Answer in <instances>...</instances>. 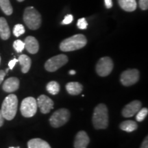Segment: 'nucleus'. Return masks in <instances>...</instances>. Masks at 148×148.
<instances>
[{
  "label": "nucleus",
  "instance_id": "obj_1",
  "mask_svg": "<svg viewBox=\"0 0 148 148\" xmlns=\"http://www.w3.org/2000/svg\"><path fill=\"white\" fill-rule=\"evenodd\" d=\"M92 124L95 129H106L108 125V112L103 103L98 104L94 109L92 114Z\"/></svg>",
  "mask_w": 148,
  "mask_h": 148
},
{
  "label": "nucleus",
  "instance_id": "obj_2",
  "mask_svg": "<svg viewBox=\"0 0 148 148\" xmlns=\"http://www.w3.org/2000/svg\"><path fill=\"white\" fill-rule=\"evenodd\" d=\"M87 43L86 38L83 34H75L61 42L60 49L62 51H72L82 49Z\"/></svg>",
  "mask_w": 148,
  "mask_h": 148
},
{
  "label": "nucleus",
  "instance_id": "obj_3",
  "mask_svg": "<svg viewBox=\"0 0 148 148\" xmlns=\"http://www.w3.org/2000/svg\"><path fill=\"white\" fill-rule=\"evenodd\" d=\"M18 108L17 97L14 94L7 96L1 105V114L5 119H13L16 114Z\"/></svg>",
  "mask_w": 148,
  "mask_h": 148
},
{
  "label": "nucleus",
  "instance_id": "obj_4",
  "mask_svg": "<svg viewBox=\"0 0 148 148\" xmlns=\"http://www.w3.org/2000/svg\"><path fill=\"white\" fill-rule=\"evenodd\" d=\"M23 21L29 29L35 30L41 25V15L34 7H27L24 11Z\"/></svg>",
  "mask_w": 148,
  "mask_h": 148
},
{
  "label": "nucleus",
  "instance_id": "obj_5",
  "mask_svg": "<svg viewBox=\"0 0 148 148\" xmlns=\"http://www.w3.org/2000/svg\"><path fill=\"white\" fill-rule=\"evenodd\" d=\"M70 118V112L66 108L55 111L49 119L50 124L53 127H59L65 124Z\"/></svg>",
  "mask_w": 148,
  "mask_h": 148
},
{
  "label": "nucleus",
  "instance_id": "obj_6",
  "mask_svg": "<svg viewBox=\"0 0 148 148\" xmlns=\"http://www.w3.org/2000/svg\"><path fill=\"white\" fill-rule=\"evenodd\" d=\"M37 103L36 99L32 97H28L25 98L22 101L21 104V114L25 117H32L36 113L37 111Z\"/></svg>",
  "mask_w": 148,
  "mask_h": 148
},
{
  "label": "nucleus",
  "instance_id": "obj_7",
  "mask_svg": "<svg viewBox=\"0 0 148 148\" xmlns=\"http://www.w3.org/2000/svg\"><path fill=\"white\" fill-rule=\"evenodd\" d=\"M68 62V58L64 54H59L47 60L45 64V68L47 71L54 72L64 66Z\"/></svg>",
  "mask_w": 148,
  "mask_h": 148
},
{
  "label": "nucleus",
  "instance_id": "obj_8",
  "mask_svg": "<svg viewBox=\"0 0 148 148\" xmlns=\"http://www.w3.org/2000/svg\"><path fill=\"white\" fill-rule=\"evenodd\" d=\"M113 66V62L110 57H103L97 62L96 65V72L99 76L106 77L112 72Z\"/></svg>",
  "mask_w": 148,
  "mask_h": 148
},
{
  "label": "nucleus",
  "instance_id": "obj_9",
  "mask_svg": "<svg viewBox=\"0 0 148 148\" xmlns=\"http://www.w3.org/2000/svg\"><path fill=\"white\" fill-rule=\"evenodd\" d=\"M139 79V71L137 69H127L121 73L120 81L125 86H130L136 84Z\"/></svg>",
  "mask_w": 148,
  "mask_h": 148
},
{
  "label": "nucleus",
  "instance_id": "obj_10",
  "mask_svg": "<svg viewBox=\"0 0 148 148\" xmlns=\"http://www.w3.org/2000/svg\"><path fill=\"white\" fill-rule=\"evenodd\" d=\"M37 106L43 114L49 113L53 108V101L47 95H41L36 99Z\"/></svg>",
  "mask_w": 148,
  "mask_h": 148
},
{
  "label": "nucleus",
  "instance_id": "obj_11",
  "mask_svg": "<svg viewBox=\"0 0 148 148\" xmlns=\"http://www.w3.org/2000/svg\"><path fill=\"white\" fill-rule=\"evenodd\" d=\"M141 108V103L138 100L132 101L127 104L122 110V114L124 117H132L138 112Z\"/></svg>",
  "mask_w": 148,
  "mask_h": 148
},
{
  "label": "nucleus",
  "instance_id": "obj_12",
  "mask_svg": "<svg viewBox=\"0 0 148 148\" xmlns=\"http://www.w3.org/2000/svg\"><path fill=\"white\" fill-rule=\"evenodd\" d=\"M89 142V137L86 132L84 131H79L75 136L74 148H86Z\"/></svg>",
  "mask_w": 148,
  "mask_h": 148
},
{
  "label": "nucleus",
  "instance_id": "obj_13",
  "mask_svg": "<svg viewBox=\"0 0 148 148\" xmlns=\"http://www.w3.org/2000/svg\"><path fill=\"white\" fill-rule=\"evenodd\" d=\"M24 44H25V49L32 54L36 53L39 49V44L38 40L34 36H29L26 37Z\"/></svg>",
  "mask_w": 148,
  "mask_h": 148
},
{
  "label": "nucleus",
  "instance_id": "obj_14",
  "mask_svg": "<svg viewBox=\"0 0 148 148\" xmlns=\"http://www.w3.org/2000/svg\"><path fill=\"white\" fill-rule=\"evenodd\" d=\"M19 88V80L14 77H9L3 82L2 88L6 92H13Z\"/></svg>",
  "mask_w": 148,
  "mask_h": 148
},
{
  "label": "nucleus",
  "instance_id": "obj_15",
  "mask_svg": "<svg viewBox=\"0 0 148 148\" xmlns=\"http://www.w3.org/2000/svg\"><path fill=\"white\" fill-rule=\"evenodd\" d=\"M10 36V30L5 18L0 17V37L3 40H8Z\"/></svg>",
  "mask_w": 148,
  "mask_h": 148
},
{
  "label": "nucleus",
  "instance_id": "obj_16",
  "mask_svg": "<svg viewBox=\"0 0 148 148\" xmlns=\"http://www.w3.org/2000/svg\"><path fill=\"white\" fill-rule=\"evenodd\" d=\"M66 90L70 95H77L82 92L83 90V86L79 82H69L66 84Z\"/></svg>",
  "mask_w": 148,
  "mask_h": 148
},
{
  "label": "nucleus",
  "instance_id": "obj_17",
  "mask_svg": "<svg viewBox=\"0 0 148 148\" xmlns=\"http://www.w3.org/2000/svg\"><path fill=\"white\" fill-rule=\"evenodd\" d=\"M18 62H19L20 65L21 66V71L22 73H26L29 71V69L31 67V64L32 61L29 56L27 55L22 54L19 56L18 59Z\"/></svg>",
  "mask_w": 148,
  "mask_h": 148
},
{
  "label": "nucleus",
  "instance_id": "obj_18",
  "mask_svg": "<svg viewBox=\"0 0 148 148\" xmlns=\"http://www.w3.org/2000/svg\"><path fill=\"white\" fill-rule=\"evenodd\" d=\"M28 148H51L49 144L41 138H32L27 143Z\"/></svg>",
  "mask_w": 148,
  "mask_h": 148
},
{
  "label": "nucleus",
  "instance_id": "obj_19",
  "mask_svg": "<svg viewBox=\"0 0 148 148\" xmlns=\"http://www.w3.org/2000/svg\"><path fill=\"white\" fill-rule=\"evenodd\" d=\"M120 7L127 12H132L136 9V0H118Z\"/></svg>",
  "mask_w": 148,
  "mask_h": 148
},
{
  "label": "nucleus",
  "instance_id": "obj_20",
  "mask_svg": "<svg viewBox=\"0 0 148 148\" xmlns=\"http://www.w3.org/2000/svg\"><path fill=\"white\" fill-rule=\"evenodd\" d=\"M120 128L122 130L125 131L127 132H131L133 131L136 130L138 128V125L136 122L132 120H127V121H124L121 122V124L119 125Z\"/></svg>",
  "mask_w": 148,
  "mask_h": 148
},
{
  "label": "nucleus",
  "instance_id": "obj_21",
  "mask_svg": "<svg viewBox=\"0 0 148 148\" xmlns=\"http://www.w3.org/2000/svg\"><path fill=\"white\" fill-rule=\"evenodd\" d=\"M0 8L6 15H10L13 12L10 0H0Z\"/></svg>",
  "mask_w": 148,
  "mask_h": 148
},
{
  "label": "nucleus",
  "instance_id": "obj_22",
  "mask_svg": "<svg viewBox=\"0 0 148 148\" xmlns=\"http://www.w3.org/2000/svg\"><path fill=\"white\" fill-rule=\"evenodd\" d=\"M46 89L51 95H56L60 91V85L56 81H51L47 84Z\"/></svg>",
  "mask_w": 148,
  "mask_h": 148
},
{
  "label": "nucleus",
  "instance_id": "obj_23",
  "mask_svg": "<svg viewBox=\"0 0 148 148\" xmlns=\"http://www.w3.org/2000/svg\"><path fill=\"white\" fill-rule=\"evenodd\" d=\"M148 114V109L147 108H143L140 109L138 111V112L136 113V121L138 122H140L143 121L145 119V117L147 116Z\"/></svg>",
  "mask_w": 148,
  "mask_h": 148
},
{
  "label": "nucleus",
  "instance_id": "obj_24",
  "mask_svg": "<svg viewBox=\"0 0 148 148\" xmlns=\"http://www.w3.org/2000/svg\"><path fill=\"white\" fill-rule=\"evenodd\" d=\"M25 27L21 24H16L13 29V34L16 37H18L25 33Z\"/></svg>",
  "mask_w": 148,
  "mask_h": 148
},
{
  "label": "nucleus",
  "instance_id": "obj_25",
  "mask_svg": "<svg viewBox=\"0 0 148 148\" xmlns=\"http://www.w3.org/2000/svg\"><path fill=\"white\" fill-rule=\"evenodd\" d=\"M13 47L16 52L21 53L25 48V44H24V42L21 40H16L13 43Z\"/></svg>",
  "mask_w": 148,
  "mask_h": 148
},
{
  "label": "nucleus",
  "instance_id": "obj_26",
  "mask_svg": "<svg viewBox=\"0 0 148 148\" xmlns=\"http://www.w3.org/2000/svg\"><path fill=\"white\" fill-rule=\"evenodd\" d=\"M77 26L80 29H85L87 28L88 23L86 22V20L85 18H81L78 19L77 23Z\"/></svg>",
  "mask_w": 148,
  "mask_h": 148
},
{
  "label": "nucleus",
  "instance_id": "obj_27",
  "mask_svg": "<svg viewBox=\"0 0 148 148\" xmlns=\"http://www.w3.org/2000/svg\"><path fill=\"white\" fill-rule=\"evenodd\" d=\"M73 17L71 14H67L64 18L63 19V21L62 22V24L63 25H68V24H70L73 21Z\"/></svg>",
  "mask_w": 148,
  "mask_h": 148
},
{
  "label": "nucleus",
  "instance_id": "obj_28",
  "mask_svg": "<svg viewBox=\"0 0 148 148\" xmlns=\"http://www.w3.org/2000/svg\"><path fill=\"white\" fill-rule=\"evenodd\" d=\"M139 6L140 9H142V10H147L148 0H139Z\"/></svg>",
  "mask_w": 148,
  "mask_h": 148
},
{
  "label": "nucleus",
  "instance_id": "obj_29",
  "mask_svg": "<svg viewBox=\"0 0 148 148\" xmlns=\"http://www.w3.org/2000/svg\"><path fill=\"white\" fill-rule=\"evenodd\" d=\"M17 62H18V60H17V59H16V58H14V59H12V60H11L10 62H8L9 69H10V70L13 69L14 66H15V64Z\"/></svg>",
  "mask_w": 148,
  "mask_h": 148
},
{
  "label": "nucleus",
  "instance_id": "obj_30",
  "mask_svg": "<svg viewBox=\"0 0 148 148\" xmlns=\"http://www.w3.org/2000/svg\"><path fill=\"white\" fill-rule=\"evenodd\" d=\"M105 6L106 8L110 9L112 7V0H104Z\"/></svg>",
  "mask_w": 148,
  "mask_h": 148
},
{
  "label": "nucleus",
  "instance_id": "obj_31",
  "mask_svg": "<svg viewBox=\"0 0 148 148\" xmlns=\"http://www.w3.org/2000/svg\"><path fill=\"white\" fill-rule=\"evenodd\" d=\"M140 148H148V139L147 136H146V138L144 139L143 143L141 144Z\"/></svg>",
  "mask_w": 148,
  "mask_h": 148
},
{
  "label": "nucleus",
  "instance_id": "obj_32",
  "mask_svg": "<svg viewBox=\"0 0 148 148\" xmlns=\"http://www.w3.org/2000/svg\"><path fill=\"white\" fill-rule=\"evenodd\" d=\"M5 74H6L5 73V72L3 71V70H1V71H0V85H1V84L3 81V79H4Z\"/></svg>",
  "mask_w": 148,
  "mask_h": 148
},
{
  "label": "nucleus",
  "instance_id": "obj_33",
  "mask_svg": "<svg viewBox=\"0 0 148 148\" xmlns=\"http://www.w3.org/2000/svg\"><path fill=\"white\" fill-rule=\"evenodd\" d=\"M3 123H4V118L1 114V110H0V127H1L3 125Z\"/></svg>",
  "mask_w": 148,
  "mask_h": 148
},
{
  "label": "nucleus",
  "instance_id": "obj_34",
  "mask_svg": "<svg viewBox=\"0 0 148 148\" xmlns=\"http://www.w3.org/2000/svg\"><path fill=\"white\" fill-rule=\"evenodd\" d=\"M69 73L70 74V75H75V71H74V70H71V71H69Z\"/></svg>",
  "mask_w": 148,
  "mask_h": 148
},
{
  "label": "nucleus",
  "instance_id": "obj_35",
  "mask_svg": "<svg viewBox=\"0 0 148 148\" xmlns=\"http://www.w3.org/2000/svg\"><path fill=\"white\" fill-rule=\"evenodd\" d=\"M8 70H9V69H7L6 70H5V73H8Z\"/></svg>",
  "mask_w": 148,
  "mask_h": 148
},
{
  "label": "nucleus",
  "instance_id": "obj_36",
  "mask_svg": "<svg viewBox=\"0 0 148 148\" xmlns=\"http://www.w3.org/2000/svg\"><path fill=\"white\" fill-rule=\"evenodd\" d=\"M18 1H19V2H21V1H23L24 0H17Z\"/></svg>",
  "mask_w": 148,
  "mask_h": 148
},
{
  "label": "nucleus",
  "instance_id": "obj_37",
  "mask_svg": "<svg viewBox=\"0 0 148 148\" xmlns=\"http://www.w3.org/2000/svg\"><path fill=\"white\" fill-rule=\"evenodd\" d=\"M9 148H19V147H9Z\"/></svg>",
  "mask_w": 148,
  "mask_h": 148
},
{
  "label": "nucleus",
  "instance_id": "obj_38",
  "mask_svg": "<svg viewBox=\"0 0 148 148\" xmlns=\"http://www.w3.org/2000/svg\"><path fill=\"white\" fill-rule=\"evenodd\" d=\"M0 63H1V56H0Z\"/></svg>",
  "mask_w": 148,
  "mask_h": 148
}]
</instances>
